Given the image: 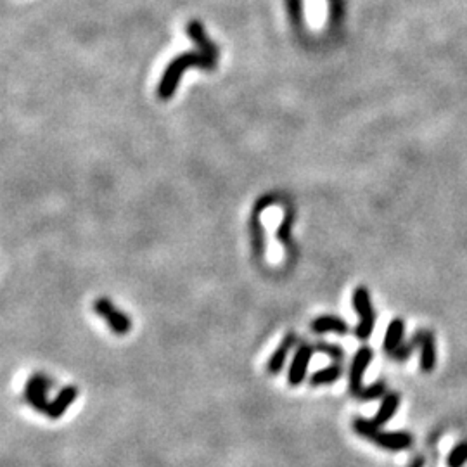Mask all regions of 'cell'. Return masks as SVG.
Listing matches in <instances>:
<instances>
[{"label": "cell", "instance_id": "18", "mask_svg": "<svg viewBox=\"0 0 467 467\" xmlns=\"http://www.w3.org/2000/svg\"><path fill=\"white\" fill-rule=\"evenodd\" d=\"M315 348L320 350V352L327 353V355L332 356V358H334V360H343V356H345L343 350L339 348V346H336V345H327V343H317Z\"/></svg>", "mask_w": 467, "mask_h": 467}, {"label": "cell", "instance_id": "1", "mask_svg": "<svg viewBox=\"0 0 467 467\" xmlns=\"http://www.w3.org/2000/svg\"><path fill=\"white\" fill-rule=\"evenodd\" d=\"M216 65V58L206 54V52H185V54H180L179 58L173 59L168 65V68L165 69V75H163L161 82H159L158 93L161 99H170L173 95L176 89V83H179L180 76L183 75L189 66H201V68H213Z\"/></svg>", "mask_w": 467, "mask_h": 467}, {"label": "cell", "instance_id": "14", "mask_svg": "<svg viewBox=\"0 0 467 467\" xmlns=\"http://www.w3.org/2000/svg\"><path fill=\"white\" fill-rule=\"evenodd\" d=\"M187 33H189V36H191V38L198 43L199 49H201L203 52L213 56V58H218V51H216V47L213 45L212 40L205 35V30H203V26L199 25L198 21L189 23V26H187Z\"/></svg>", "mask_w": 467, "mask_h": 467}, {"label": "cell", "instance_id": "17", "mask_svg": "<svg viewBox=\"0 0 467 467\" xmlns=\"http://www.w3.org/2000/svg\"><path fill=\"white\" fill-rule=\"evenodd\" d=\"M385 383L383 381H378V383H372L370 386H367V388L362 389V393L358 395V398L362 400H376L379 398V396L385 395Z\"/></svg>", "mask_w": 467, "mask_h": 467}, {"label": "cell", "instance_id": "5", "mask_svg": "<svg viewBox=\"0 0 467 467\" xmlns=\"http://www.w3.org/2000/svg\"><path fill=\"white\" fill-rule=\"evenodd\" d=\"M313 346H310L308 343H301L296 350L295 356H293L291 367H289L288 374V383L291 386H299L305 381L306 370H308L310 360H312Z\"/></svg>", "mask_w": 467, "mask_h": 467}, {"label": "cell", "instance_id": "3", "mask_svg": "<svg viewBox=\"0 0 467 467\" xmlns=\"http://www.w3.org/2000/svg\"><path fill=\"white\" fill-rule=\"evenodd\" d=\"M93 312L99 313L101 317H104L108 326L119 336L126 334V332L130 331V327H132V322H130L128 315L118 312L109 299H104V298L98 299V301L93 303Z\"/></svg>", "mask_w": 467, "mask_h": 467}, {"label": "cell", "instance_id": "6", "mask_svg": "<svg viewBox=\"0 0 467 467\" xmlns=\"http://www.w3.org/2000/svg\"><path fill=\"white\" fill-rule=\"evenodd\" d=\"M47 389H49V381H47L43 376H35V378H32L28 383H26V388H25L26 400H28L30 405H32L35 410H38V412L47 413L49 403H51V402H47V396H45Z\"/></svg>", "mask_w": 467, "mask_h": 467}, {"label": "cell", "instance_id": "12", "mask_svg": "<svg viewBox=\"0 0 467 467\" xmlns=\"http://www.w3.org/2000/svg\"><path fill=\"white\" fill-rule=\"evenodd\" d=\"M400 407V396L396 395V393H388V395L383 398V403L381 407H379V410L376 412V415H374L372 422L376 426H385L388 424L389 420L393 419V415L396 413V410H398Z\"/></svg>", "mask_w": 467, "mask_h": 467}, {"label": "cell", "instance_id": "13", "mask_svg": "<svg viewBox=\"0 0 467 467\" xmlns=\"http://www.w3.org/2000/svg\"><path fill=\"white\" fill-rule=\"evenodd\" d=\"M295 341H296V334H293V332H289V334L282 339V343L277 346V350L272 353V356H270L269 365H266L269 372L277 374L280 369H282V367H284V362H286V358H288L289 350L293 348Z\"/></svg>", "mask_w": 467, "mask_h": 467}, {"label": "cell", "instance_id": "7", "mask_svg": "<svg viewBox=\"0 0 467 467\" xmlns=\"http://www.w3.org/2000/svg\"><path fill=\"white\" fill-rule=\"evenodd\" d=\"M381 429V428H379ZM376 431L370 438V442L376 443L378 446L385 450H391V452H400V450H407L412 445V435L409 433H385V431Z\"/></svg>", "mask_w": 467, "mask_h": 467}, {"label": "cell", "instance_id": "16", "mask_svg": "<svg viewBox=\"0 0 467 467\" xmlns=\"http://www.w3.org/2000/svg\"><path fill=\"white\" fill-rule=\"evenodd\" d=\"M466 462H467V442H462L457 446H453L452 452L448 453L446 464H448V467H462Z\"/></svg>", "mask_w": 467, "mask_h": 467}, {"label": "cell", "instance_id": "15", "mask_svg": "<svg viewBox=\"0 0 467 467\" xmlns=\"http://www.w3.org/2000/svg\"><path fill=\"white\" fill-rule=\"evenodd\" d=\"M341 367L339 365H329L326 369L317 370L315 374H312L310 378V383L313 386H320V385H331V383H336L339 378H341Z\"/></svg>", "mask_w": 467, "mask_h": 467}, {"label": "cell", "instance_id": "9", "mask_svg": "<svg viewBox=\"0 0 467 467\" xmlns=\"http://www.w3.org/2000/svg\"><path fill=\"white\" fill-rule=\"evenodd\" d=\"M436 367V343L431 331H420V370L431 372Z\"/></svg>", "mask_w": 467, "mask_h": 467}, {"label": "cell", "instance_id": "10", "mask_svg": "<svg viewBox=\"0 0 467 467\" xmlns=\"http://www.w3.org/2000/svg\"><path fill=\"white\" fill-rule=\"evenodd\" d=\"M76 395H78V389L75 386H66L59 391V395L49 403V409H47V415L51 419H59L66 410L69 409L73 402L76 400Z\"/></svg>", "mask_w": 467, "mask_h": 467}, {"label": "cell", "instance_id": "8", "mask_svg": "<svg viewBox=\"0 0 467 467\" xmlns=\"http://www.w3.org/2000/svg\"><path fill=\"white\" fill-rule=\"evenodd\" d=\"M312 331L315 332V334L334 332V334L345 336V334H348L350 326L341 319V317L322 315V317H317V319L312 322Z\"/></svg>", "mask_w": 467, "mask_h": 467}, {"label": "cell", "instance_id": "2", "mask_svg": "<svg viewBox=\"0 0 467 467\" xmlns=\"http://www.w3.org/2000/svg\"><path fill=\"white\" fill-rule=\"evenodd\" d=\"M353 308H355L356 315H358V323L355 327V336L362 341L372 336L374 327H376V312L370 303V296L367 288L358 286L353 293Z\"/></svg>", "mask_w": 467, "mask_h": 467}, {"label": "cell", "instance_id": "4", "mask_svg": "<svg viewBox=\"0 0 467 467\" xmlns=\"http://www.w3.org/2000/svg\"><path fill=\"white\" fill-rule=\"evenodd\" d=\"M374 358V352L369 346H362L358 352L355 353L352 360V369H350V391L352 395L358 396L363 389V374H365L367 367H369L370 360Z\"/></svg>", "mask_w": 467, "mask_h": 467}, {"label": "cell", "instance_id": "11", "mask_svg": "<svg viewBox=\"0 0 467 467\" xmlns=\"http://www.w3.org/2000/svg\"><path fill=\"white\" fill-rule=\"evenodd\" d=\"M403 336H405V322L403 319H393L389 322L388 329L385 332V339H383V348L385 352L393 353L398 346L403 345Z\"/></svg>", "mask_w": 467, "mask_h": 467}]
</instances>
